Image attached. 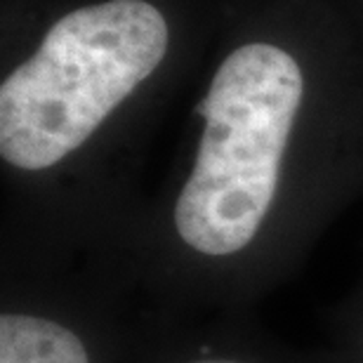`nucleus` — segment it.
<instances>
[{"label":"nucleus","instance_id":"3","mask_svg":"<svg viewBox=\"0 0 363 363\" xmlns=\"http://www.w3.org/2000/svg\"><path fill=\"white\" fill-rule=\"evenodd\" d=\"M0 363H90L83 342L64 325L38 316L3 314Z\"/></svg>","mask_w":363,"mask_h":363},{"label":"nucleus","instance_id":"2","mask_svg":"<svg viewBox=\"0 0 363 363\" xmlns=\"http://www.w3.org/2000/svg\"><path fill=\"white\" fill-rule=\"evenodd\" d=\"M302 92L300 64L269 43L243 45L222 62L199 104L206 130L175 206L186 245L220 257L255 238L279 186Z\"/></svg>","mask_w":363,"mask_h":363},{"label":"nucleus","instance_id":"1","mask_svg":"<svg viewBox=\"0 0 363 363\" xmlns=\"http://www.w3.org/2000/svg\"><path fill=\"white\" fill-rule=\"evenodd\" d=\"M165 50L168 24L147 0L69 12L0 85V154L19 170L52 168L154 74Z\"/></svg>","mask_w":363,"mask_h":363},{"label":"nucleus","instance_id":"4","mask_svg":"<svg viewBox=\"0 0 363 363\" xmlns=\"http://www.w3.org/2000/svg\"><path fill=\"white\" fill-rule=\"evenodd\" d=\"M196 363H229V361H196Z\"/></svg>","mask_w":363,"mask_h":363}]
</instances>
